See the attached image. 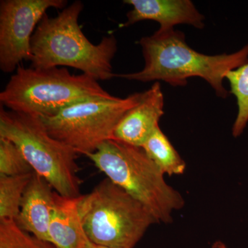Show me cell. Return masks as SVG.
<instances>
[{
  "instance_id": "9a60e30c",
  "label": "cell",
  "mask_w": 248,
  "mask_h": 248,
  "mask_svg": "<svg viewBox=\"0 0 248 248\" xmlns=\"http://www.w3.org/2000/svg\"><path fill=\"white\" fill-rule=\"evenodd\" d=\"M226 79L237 104V115L232 129L233 137L237 138L244 133L248 124V62L230 71Z\"/></svg>"
},
{
  "instance_id": "3957f363",
  "label": "cell",
  "mask_w": 248,
  "mask_h": 248,
  "mask_svg": "<svg viewBox=\"0 0 248 248\" xmlns=\"http://www.w3.org/2000/svg\"><path fill=\"white\" fill-rule=\"evenodd\" d=\"M86 156L111 182L146 207L158 223H172V214L185 205L180 192L167 184L164 173L140 147L109 140Z\"/></svg>"
},
{
  "instance_id": "6da1fadb",
  "label": "cell",
  "mask_w": 248,
  "mask_h": 248,
  "mask_svg": "<svg viewBox=\"0 0 248 248\" xmlns=\"http://www.w3.org/2000/svg\"><path fill=\"white\" fill-rule=\"evenodd\" d=\"M139 44L144 58L143 69L115 74V78L142 82L164 81L177 87L186 86L188 78L198 77L210 85L218 97L226 98V75L248 62V44L235 53L207 55L189 46L185 35L174 29H158L153 35L142 37Z\"/></svg>"
},
{
  "instance_id": "52a82bcc",
  "label": "cell",
  "mask_w": 248,
  "mask_h": 248,
  "mask_svg": "<svg viewBox=\"0 0 248 248\" xmlns=\"http://www.w3.org/2000/svg\"><path fill=\"white\" fill-rule=\"evenodd\" d=\"M143 93L125 98L93 99L78 103L52 117H40L48 133L78 154L94 153L112 140L114 130L127 111L141 100Z\"/></svg>"
},
{
  "instance_id": "8fae6325",
  "label": "cell",
  "mask_w": 248,
  "mask_h": 248,
  "mask_svg": "<svg viewBox=\"0 0 248 248\" xmlns=\"http://www.w3.org/2000/svg\"><path fill=\"white\" fill-rule=\"evenodd\" d=\"M56 191L43 177L34 172L24 191L16 223L35 237L52 243L49 227ZM53 244V243H52Z\"/></svg>"
},
{
  "instance_id": "9c48e42d",
  "label": "cell",
  "mask_w": 248,
  "mask_h": 248,
  "mask_svg": "<svg viewBox=\"0 0 248 248\" xmlns=\"http://www.w3.org/2000/svg\"><path fill=\"white\" fill-rule=\"evenodd\" d=\"M164 115V97L159 81L143 92L140 102L125 112L117 124L112 140L140 147L146 143Z\"/></svg>"
},
{
  "instance_id": "30bf717a",
  "label": "cell",
  "mask_w": 248,
  "mask_h": 248,
  "mask_svg": "<svg viewBox=\"0 0 248 248\" xmlns=\"http://www.w3.org/2000/svg\"><path fill=\"white\" fill-rule=\"evenodd\" d=\"M133 9L127 14L126 27L144 20L155 21L159 30L174 29L179 24H187L202 29L205 18L190 0H125Z\"/></svg>"
},
{
  "instance_id": "5b68a950",
  "label": "cell",
  "mask_w": 248,
  "mask_h": 248,
  "mask_svg": "<svg viewBox=\"0 0 248 248\" xmlns=\"http://www.w3.org/2000/svg\"><path fill=\"white\" fill-rule=\"evenodd\" d=\"M79 211L90 241L108 248H135L157 223L146 207L108 178L81 195Z\"/></svg>"
},
{
  "instance_id": "277c9868",
  "label": "cell",
  "mask_w": 248,
  "mask_h": 248,
  "mask_svg": "<svg viewBox=\"0 0 248 248\" xmlns=\"http://www.w3.org/2000/svg\"><path fill=\"white\" fill-rule=\"evenodd\" d=\"M114 97L97 80L83 73L76 76L58 67L19 66L0 93V102L14 112L52 117L78 103Z\"/></svg>"
},
{
  "instance_id": "5bb4252c",
  "label": "cell",
  "mask_w": 248,
  "mask_h": 248,
  "mask_svg": "<svg viewBox=\"0 0 248 248\" xmlns=\"http://www.w3.org/2000/svg\"><path fill=\"white\" fill-rule=\"evenodd\" d=\"M33 172L23 175H0V221H17L24 191Z\"/></svg>"
},
{
  "instance_id": "4fadbf2b",
  "label": "cell",
  "mask_w": 248,
  "mask_h": 248,
  "mask_svg": "<svg viewBox=\"0 0 248 248\" xmlns=\"http://www.w3.org/2000/svg\"><path fill=\"white\" fill-rule=\"evenodd\" d=\"M141 148L164 174L182 175L185 172V161L160 127L156 129Z\"/></svg>"
},
{
  "instance_id": "ba28073f",
  "label": "cell",
  "mask_w": 248,
  "mask_h": 248,
  "mask_svg": "<svg viewBox=\"0 0 248 248\" xmlns=\"http://www.w3.org/2000/svg\"><path fill=\"white\" fill-rule=\"evenodd\" d=\"M66 0H1L0 1V69L17 70L23 60L30 61L31 42L49 9L66 8Z\"/></svg>"
},
{
  "instance_id": "2e32d148",
  "label": "cell",
  "mask_w": 248,
  "mask_h": 248,
  "mask_svg": "<svg viewBox=\"0 0 248 248\" xmlns=\"http://www.w3.org/2000/svg\"><path fill=\"white\" fill-rule=\"evenodd\" d=\"M0 248H58L52 243L35 237L15 221H0Z\"/></svg>"
},
{
  "instance_id": "7c38bea8",
  "label": "cell",
  "mask_w": 248,
  "mask_h": 248,
  "mask_svg": "<svg viewBox=\"0 0 248 248\" xmlns=\"http://www.w3.org/2000/svg\"><path fill=\"white\" fill-rule=\"evenodd\" d=\"M80 197L70 198L55 192L49 234L52 243L58 248H85L91 241L80 217Z\"/></svg>"
},
{
  "instance_id": "ac0fdd59",
  "label": "cell",
  "mask_w": 248,
  "mask_h": 248,
  "mask_svg": "<svg viewBox=\"0 0 248 248\" xmlns=\"http://www.w3.org/2000/svg\"><path fill=\"white\" fill-rule=\"evenodd\" d=\"M85 248H108L107 247H104V246H98V245H96L93 244V243L91 242V241H89L88 243V244L86 245V247Z\"/></svg>"
},
{
  "instance_id": "e0dca14e",
  "label": "cell",
  "mask_w": 248,
  "mask_h": 248,
  "mask_svg": "<svg viewBox=\"0 0 248 248\" xmlns=\"http://www.w3.org/2000/svg\"><path fill=\"white\" fill-rule=\"evenodd\" d=\"M35 172L13 142L0 138V175H23Z\"/></svg>"
},
{
  "instance_id": "7a4b0ae2",
  "label": "cell",
  "mask_w": 248,
  "mask_h": 248,
  "mask_svg": "<svg viewBox=\"0 0 248 248\" xmlns=\"http://www.w3.org/2000/svg\"><path fill=\"white\" fill-rule=\"evenodd\" d=\"M84 4L76 1L55 17L46 14L31 38L32 68L69 66L97 81L115 78L112 59L117 50L115 36H105L93 45L81 31L78 19Z\"/></svg>"
},
{
  "instance_id": "8992f818",
  "label": "cell",
  "mask_w": 248,
  "mask_h": 248,
  "mask_svg": "<svg viewBox=\"0 0 248 248\" xmlns=\"http://www.w3.org/2000/svg\"><path fill=\"white\" fill-rule=\"evenodd\" d=\"M0 138L20 150L36 173L65 197H79L78 153L53 138L40 117L0 108Z\"/></svg>"
}]
</instances>
